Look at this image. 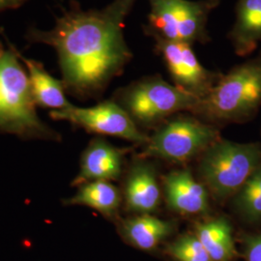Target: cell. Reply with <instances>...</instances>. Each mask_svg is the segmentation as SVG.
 Listing matches in <instances>:
<instances>
[{
    "mask_svg": "<svg viewBox=\"0 0 261 261\" xmlns=\"http://www.w3.org/2000/svg\"><path fill=\"white\" fill-rule=\"evenodd\" d=\"M137 0H113L103 9L75 11L37 38L56 48L66 86L80 94L102 89L133 58L124 28Z\"/></svg>",
    "mask_w": 261,
    "mask_h": 261,
    "instance_id": "cell-1",
    "label": "cell"
},
{
    "mask_svg": "<svg viewBox=\"0 0 261 261\" xmlns=\"http://www.w3.org/2000/svg\"><path fill=\"white\" fill-rule=\"evenodd\" d=\"M261 107V50L221 75L210 92L191 112L210 124L242 123Z\"/></svg>",
    "mask_w": 261,
    "mask_h": 261,
    "instance_id": "cell-2",
    "label": "cell"
},
{
    "mask_svg": "<svg viewBox=\"0 0 261 261\" xmlns=\"http://www.w3.org/2000/svg\"><path fill=\"white\" fill-rule=\"evenodd\" d=\"M261 162L260 145L217 140L202 153L198 172L217 200L234 196Z\"/></svg>",
    "mask_w": 261,
    "mask_h": 261,
    "instance_id": "cell-3",
    "label": "cell"
},
{
    "mask_svg": "<svg viewBox=\"0 0 261 261\" xmlns=\"http://www.w3.org/2000/svg\"><path fill=\"white\" fill-rule=\"evenodd\" d=\"M149 13L143 30L148 37L207 44L211 38L208 20L221 0H147Z\"/></svg>",
    "mask_w": 261,
    "mask_h": 261,
    "instance_id": "cell-4",
    "label": "cell"
},
{
    "mask_svg": "<svg viewBox=\"0 0 261 261\" xmlns=\"http://www.w3.org/2000/svg\"><path fill=\"white\" fill-rule=\"evenodd\" d=\"M200 99L188 93L161 75L142 77L124 88L118 103L139 127L161 125L172 115L191 112Z\"/></svg>",
    "mask_w": 261,
    "mask_h": 261,
    "instance_id": "cell-5",
    "label": "cell"
},
{
    "mask_svg": "<svg viewBox=\"0 0 261 261\" xmlns=\"http://www.w3.org/2000/svg\"><path fill=\"white\" fill-rule=\"evenodd\" d=\"M35 103L28 75L17 56L0 46V128L20 135L47 133Z\"/></svg>",
    "mask_w": 261,
    "mask_h": 261,
    "instance_id": "cell-6",
    "label": "cell"
},
{
    "mask_svg": "<svg viewBox=\"0 0 261 261\" xmlns=\"http://www.w3.org/2000/svg\"><path fill=\"white\" fill-rule=\"evenodd\" d=\"M220 139V133L214 125L193 113L181 112L159 126L146 142L143 156L185 163L203 153Z\"/></svg>",
    "mask_w": 261,
    "mask_h": 261,
    "instance_id": "cell-7",
    "label": "cell"
},
{
    "mask_svg": "<svg viewBox=\"0 0 261 261\" xmlns=\"http://www.w3.org/2000/svg\"><path fill=\"white\" fill-rule=\"evenodd\" d=\"M155 53L162 57L173 84L203 99L222 74L208 70L197 59L193 46L182 43L153 38Z\"/></svg>",
    "mask_w": 261,
    "mask_h": 261,
    "instance_id": "cell-8",
    "label": "cell"
},
{
    "mask_svg": "<svg viewBox=\"0 0 261 261\" xmlns=\"http://www.w3.org/2000/svg\"><path fill=\"white\" fill-rule=\"evenodd\" d=\"M50 116L56 120L71 122L92 133L133 142L145 143L149 139L140 132L129 113L113 101H106L90 108L72 106L65 110L53 111Z\"/></svg>",
    "mask_w": 261,
    "mask_h": 261,
    "instance_id": "cell-9",
    "label": "cell"
},
{
    "mask_svg": "<svg viewBox=\"0 0 261 261\" xmlns=\"http://www.w3.org/2000/svg\"><path fill=\"white\" fill-rule=\"evenodd\" d=\"M168 207L179 214H203L209 209L206 187L196 181L189 169L174 170L164 179Z\"/></svg>",
    "mask_w": 261,
    "mask_h": 261,
    "instance_id": "cell-10",
    "label": "cell"
},
{
    "mask_svg": "<svg viewBox=\"0 0 261 261\" xmlns=\"http://www.w3.org/2000/svg\"><path fill=\"white\" fill-rule=\"evenodd\" d=\"M125 151L102 140H95L84 151L80 173L74 185L80 186L92 181L117 180L122 172Z\"/></svg>",
    "mask_w": 261,
    "mask_h": 261,
    "instance_id": "cell-11",
    "label": "cell"
},
{
    "mask_svg": "<svg viewBox=\"0 0 261 261\" xmlns=\"http://www.w3.org/2000/svg\"><path fill=\"white\" fill-rule=\"evenodd\" d=\"M236 56H251L261 44V0H238L235 21L228 33Z\"/></svg>",
    "mask_w": 261,
    "mask_h": 261,
    "instance_id": "cell-12",
    "label": "cell"
},
{
    "mask_svg": "<svg viewBox=\"0 0 261 261\" xmlns=\"http://www.w3.org/2000/svg\"><path fill=\"white\" fill-rule=\"evenodd\" d=\"M126 203L138 214H151L160 204L161 191L154 168L148 163H137L126 180Z\"/></svg>",
    "mask_w": 261,
    "mask_h": 261,
    "instance_id": "cell-13",
    "label": "cell"
},
{
    "mask_svg": "<svg viewBox=\"0 0 261 261\" xmlns=\"http://www.w3.org/2000/svg\"><path fill=\"white\" fill-rule=\"evenodd\" d=\"M28 71V79L35 103L54 111L65 110L73 105L66 99L63 83L49 75L38 62L20 57Z\"/></svg>",
    "mask_w": 261,
    "mask_h": 261,
    "instance_id": "cell-14",
    "label": "cell"
},
{
    "mask_svg": "<svg viewBox=\"0 0 261 261\" xmlns=\"http://www.w3.org/2000/svg\"><path fill=\"white\" fill-rule=\"evenodd\" d=\"M173 230V224L150 214L130 218L123 222L122 232L126 239L137 248L149 251Z\"/></svg>",
    "mask_w": 261,
    "mask_h": 261,
    "instance_id": "cell-15",
    "label": "cell"
},
{
    "mask_svg": "<svg viewBox=\"0 0 261 261\" xmlns=\"http://www.w3.org/2000/svg\"><path fill=\"white\" fill-rule=\"evenodd\" d=\"M196 236L212 261H229L234 255L232 228L224 218L196 225Z\"/></svg>",
    "mask_w": 261,
    "mask_h": 261,
    "instance_id": "cell-16",
    "label": "cell"
},
{
    "mask_svg": "<svg viewBox=\"0 0 261 261\" xmlns=\"http://www.w3.org/2000/svg\"><path fill=\"white\" fill-rule=\"evenodd\" d=\"M67 203L88 206L107 217H112L118 211L121 195L119 190L109 181H92L82 185Z\"/></svg>",
    "mask_w": 261,
    "mask_h": 261,
    "instance_id": "cell-17",
    "label": "cell"
},
{
    "mask_svg": "<svg viewBox=\"0 0 261 261\" xmlns=\"http://www.w3.org/2000/svg\"><path fill=\"white\" fill-rule=\"evenodd\" d=\"M234 207L245 220L261 221V162L234 196Z\"/></svg>",
    "mask_w": 261,
    "mask_h": 261,
    "instance_id": "cell-18",
    "label": "cell"
},
{
    "mask_svg": "<svg viewBox=\"0 0 261 261\" xmlns=\"http://www.w3.org/2000/svg\"><path fill=\"white\" fill-rule=\"evenodd\" d=\"M168 252L178 261H212L196 235L179 238L170 245Z\"/></svg>",
    "mask_w": 261,
    "mask_h": 261,
    "instance_id": "cell-19",
    "label": "cell"
},
{
    "mask_svg": "<svg viewBox=\"0 0 261 261\" xmlns=\"http://www.w3.org/2000/svg\"><path fill=\"white\" fill-rule=\"evenodd\" d=\"M246 257L248 261H261V234L246 239Z\"/></svg>",
    "mask_w": 261,
    "mask_h": 261,
    "instance_id": "cell-20",
    "label": "cell"
},
{
    "mask_svg": "<svg viewBox=\"0 0 261 261\" xmlns=\"http://www.w3.org/2000/svg\"><path fill=\"white\" fill-rule=\"evenodd\" d=\"M21 0H0V10L17 5Z\"/></svg>",
    "mask_w": 261,
    "mask_h": 261,
    "instance_id": "cell-21",
    "label": "cell"
}]
</instances>
